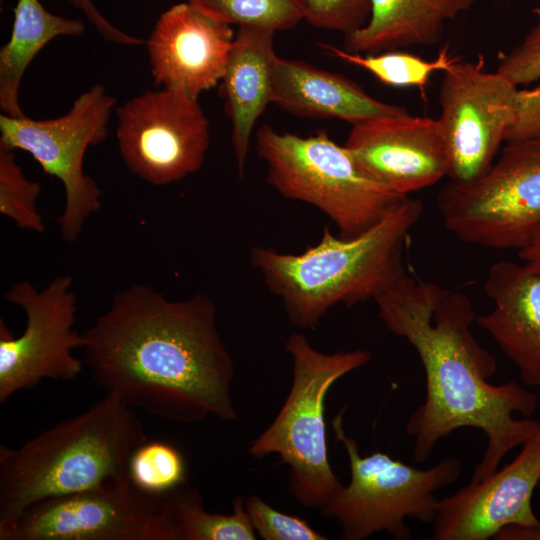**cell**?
I'll use <instances>...</instances> for the list:
<instances>
[{
  "label": "cell",
  "mask_w": 540,
  "mask_h": 540,
  "mask_svg": "<svg viewBox=\"0 0 540 540\" xmlns=\"http://www.w3.org/2000/svg\"><path fill=\"white\" fill-rule=\"evenodd\" d=\"M272 103L298 117L340 119L352 125L409 113L382 102L352 80L302 60L274 57Z\"/></svg>",
  "instance_id": "ac0fdd59"
},
{
  "label": "cell",
  "mask_w": 540,
  "mask_h": 540,
  "mask_svg": "<svg viewBox=\"0 0 540 540\" xmlns=\"http://www.w3.org/2000/svg\"><path fill=\"white\" fill-rule=\"evenodd\" d=\"M422 212L421 201L406 196L358 236H336L325 225L320 240L304 252L254 246L250 263L281 300L289 321L312 329L332 307L374 300L406 274L404 245Z\"/></svg>",
  "instance_id": "3957f363"
},
{
  "label": "cell",
  "mask_w": 540,
  "mask_h": 540,
  "mask_svg": "<svg viewBox=\"0 0 540 540\" xmlns=\"http://www.w3.org/2000/svg\"><path fill=\"white\" fill-rule=\"evenodd\" d=\"M229 25L272 31L294 28L305 20L304 0H187Z\"/></svg>",
  "instance_id": "cb8c5ba5"
},
{
  "label": "cell",
  "mask_w": 540,
  "mask_h": 540,
  "mask_svg": "<svg viewBox=\"0 0 540 540\" xmlns=\"http://www.w3.org/2000/svg\"><path fill=\"white\" fill-rule=\"evenodd\" d=\"M72 285L73 277L65 274L43 289L22 280L5 292V299L24 311L26 324L15 336L0 319V403L44 379L68 381L81 373L84 362L72 353L84 346L83 334L74 329L77 296Z\"/></svg>",
  "instance_id": "8fae6325"
},
{
  "label": "cell",
  "mask_w": 540,
  "mask_h": 540,
  "mask_svg": "<svg viewBox=\"0 0 540 540\" xmlns=\"http://www.w3.org/2000/svg\"><path fill=\"white\" fill-rule=\"evenodd\" d=\"M445 229L462 242L521 250L540 234V137L506 143L477 178L437 196Z\"/></svg>",
  "instance_id": "ba28073f"
},
{
  "label": "cell",
  "mask_w": 540,
  "mask_h": 540,
  "mask_svg": "<svg viewBox=\"0 0 540 540\" xmlns=\"http://www.w3.org/2000/svg\"><path fill=\"white\" fill-rule=\"evenodd\" d=\"M0 540H173L166 495L138 489L128 474L37 501Z\"/></svg>",
  "instance_id": "30bf717a"
},
{
  "label": "cell",
  "mask_w": 540,
  "mask_h": 540,
  "mask_svg": "<svg viewBox=\"0 0 540 540\" xmlns=\"http://www.w3.org/2000/svg\"><path fill=\"white\" fill-rule=\"evenodd\" d=\"M274 35L272 30L238 27L221 80L240 178L244 176L254 126L272 103Z\"/></svg>",
  "instance_id": "d6986e66"
},
{
  "label": "cell",
  "mask_w": 540,
  "mask_h": 540,
  "mask_svg": "<svg viewBox=\"0 0 540 540\" xmlns=\"http://www.w3.org/2000/svg\"><path fill=\"white\" fill-rule=\"evenodd\" d=\"M540 137V87L518 89L512 121L506 131V143Z\"/></svg>",
  "instance_id": "f546056e"
},
{
  "label": "cell",
  "mask_w": 540,
  "mask_h": 540,
  "mask_svg": "<svg viewBox=\"0 0 540 540\" xmlns=\"http://www.w3.org/2000/svg\"><path fill=\"white\" fill-rule=\"evenodd\" d=\"M540 482V431L500 470L439 499L435 540H486L508 525L538 524L531 506Z\"/></svg>",
  "instance_id": "5bb4252c"
},
{
  "label": "cell",
  "mask_w": 540,
  "mask_h": 540,
  "mask_svg": "<svg viewBox=\"0 0 540 540\" xmlns=\"http://www.w3.org/2000/svg\"><path fill=\"white\" fill-rule=\"evenodd\" d=\"M285 349L292 360V385L270 426L249 446L256 458L277 454L289 466V493L306 507L322 509L343 487L328 458L325 399L330 387L366 365L364 349L331 354L316 350L301 333L291 334Z\"/></svg>",
  "instance_id": "5b68a950"
},
{
  "label": "cell",
  "mask_w": 540,
  "mask_h": 540,
  "mask_svg": "<svg viewBox=\"0 0 540 540\" xmlns=\"http://www.w3.org/2000/svg\"><path fill=\"white\" fill-rule=\"evenodd\" d=\"M115 113L121 157L143 181L164 186L203 166L210 130L197 99L164 88L148 90L116 107Z\"/></svg>",
  "instance_id": "7c38bea8"
},
{
  "label": "cell",
  "mask_w": 540,
  "mask_h": 540,
  "mask_svg": "<svg viewBox=\"0 0 540 540\" xmlns=\"http://www.w3.org/2000/svg\"><path fill=\"white\" fill-rule=\"evenodd\" d=\"M255 146L266 182L283 197L319 209L342 237L365 232L406 197L365 174L326 130L303 137L263 125Z\"/></svg>",
  "instance_id": "8992f818"
},
{
  "label": "cell",
  "mask_w": 540,
  "mask_h": 540,
  "mask_svg": "<svg viewBox=\"0 0 540 540\" xmlns=\"http://www.w3.org/2000/svg\"><path fill=\"white\" fill-rule=\"evenodd\" d=\"M127 474L140 490L166 495L186 483L187 469L181 452L161 440H146L129 457Z\"/></svg>",
  "instance_id": "d4e9b609"
},
{
  "label": "cell",
  "mask_w": 540,
  "mask_h": 540,
  "mask_svg": "<svg viewBox=\"0 0 540 540\" xmlns=\"http://www.w3.org/2000/svg\"><path fill=\"white\" fill-rule=\"evenodd\" d=\"M493 539L496 540H540V522L531 526L508 525Z\"/></svg>",
  "instance_id": "1f68e13d"
},
{
  "label": "cell",
  "mask_w": 540,
  "mask_h": 540,
  "mask_svg": "<svg viewBox=\"0 0 540 540\" xmlns=\"http://www.w3.org/2000/svg\"><path fill=\"white\" fill-rule=\"evenodd\" d=\"M516 86L540 79V20L528 31L519 44L505 53L497 70Z\"/></svg>",
  "instance_id": "f1b7e54d"
},
{
  "label": "cell",
  "mask_w": 540,
  "mask_h": 540,
  "mask_svg": "<svg viewBox=\"0 0 540 540\" xmlns=\"http://www.w3.org/2000/svg\"><path fill=\"white\" fill-rule=\"evenodd\" d=\"M518 256L529 270L540 273V234L530 244L519 250Z\"/></svg>",
  "instance_id": "d6a6232c"
},
{
  "label": "cell",
  "mask_w": 540,
  "mask_h": 540,
  "mask_svg": "<svg viewBox=\"0 0 540 540\" xmlns=\"http://www.w3.org/2000/svg\"><path fill=\"white\" fill-rule=\"evenodd\" d=\"M40 193V184L25 176L15 150L0 144V213L22 230L44 233L46 225L37 208Z\"/></svg>",
  "instance_id": "484cf974"
},
{
  "label": "cell",
  "mask_w": 540,
  "mask_h": 540,
  "mask_svg": "<svg viewBox=\"0 0 540 540\" xmlns=\"http://www.w3.org/2000/svg\"><path fill=\"white\" fill-rule=\"evenodd\" d=\"M374 301L386 328L416 350L425 373L426 397L406 423L413 458L426 462L436 443L453 431L472 427L487 438L470 482L497 470L508 452L540 431L531 418L538 396L516 381L493 385L496 358L474 337L472 302L461 293L406 274Z\"/></svg>",
  "instance_id": "7a4b0ae2"
},
{
  "label": "cell",
  "mask_w": 540,
  "mask_h": 540,
  "mask_svg": "<svg viewBox=\"0 0 540 540\" xmlns=\"http://www.w3.org/2000/svg\"><path fill=\"white\" fill-rule=\"evenodd\" d=\"M245 509L257 533L265 540H326L309 523L274 509L257 495L245 500Z\"/></svg>",
  "instance_id": "4316f807"
},
{
  "label": "cell",
  "mask_w": 540,
  "mask_h": 540,
  "mask_svg": "<svg viewBox=\"0 0 540 540\" xmlns=\"http://www.w3.org/2000/svg\"><path fill=\"white\" fill-rule=\"evenodd\" d=\"M345 410L336 415L332 427L348 456L350 482L320 512L339 523L344 540H363L381 531L407 540L412 532L406 518L433 523L439 501L435 493L458 479L461 463L448 457L418 469L384 452L362 456L356 440L344 431Z\"/></svg>",
  "instance_id": "52a82bcc"
},
{
  "label": "cell",
  "mask_w": 540,
  "mask_h": 540,
  "mask_svg": "<svg viewBox=\"0 0 540 540\" xmlns=\"http://www.w3.org/2000/svg\"><path fill=\"white\" fill-rule=\"evenodd\" d=\"M477 0H369L363 27L346 37L350 52L376 54L409 46H432L445 24L470 10Z\"/></svg>",
  "instance_id": "ffe728a7"
},
{
  "label": "cell",
  "mask_w": 540,
  "mask_h": 540,
  "mask_svg": "<svg viewBox=\"0 0 540 540\" xmlns=\"http://www.w3.org/2000/svg\"><path fill=\"white\" fill-rule=\"evenodd\" d=\"M305 20L320 29L346 37L364 26L370 14L369 0H304Z\"/></svg>",
  "instance_id": "83f0119b"
},
{
  "label": "cell",
  "mask_w": 540,
  "mask_h": 540,
  "mask_svg": "<svg viewBox=\"0 0 540 540\" xmlns=\"http://www.w3.org/2000/svg\"><path fill=\"white\" fill-rule=\"evenodd\" d=\"M117 100L101 84L81 93L62 116L35 120L0 115V144L28 152L43 171L63 184L65 206L58 217L63 240H78L86 221L101 209V190L86 175V150L108 136Z\"/></svg>",
  "instance_id": "9c48e42d"
},
{
  "label": "cell",
  "mask_w": 540,
  "mask_h": 540,
  "mask_svg": "<svg viewBox=\"0 0 540 540\" xmlns=\"http://www.w3.org/2000/svg\"><path fill=\"white\" fill-rule=\"evenodd\" d=\"M13 13L10 39L0 49V109L5 115L24 117L19 92L26 69L50 41L80 36L85 25L49 12L40 0H17Z\"/></svg>",
  "instance_id": "44dd1931"
},
{
  "label": "cell",
  "mask_w": 540,
  "mask_h": 540,
  "mask_svg": "<svg viewBox=\"0 0 540 540\" xmlns=\"http://www.w3.org/2000/svg\"><path fill=\"white\" fill-rule=\"evenodd\" d=\"M147 439L133 408L106 393L19 447L1 445L0 536L37 501L126 474L130 455Z\"/></svg>",
  "instance_id": "277c9868"
},
{
  "label": "cell",
  "mask_w": 540,
  "mask_h": 540,
  "mask_svg": "<svg viewBox=\"0 0 540 540\" xmlns=\"http://www.w3.org/2000/svg\"><path fill=\"white\" fill-rule=\"evenodd\" d=\"M518 86L481 61L456 59L443 71L438 118L446 141L452 182L483 174L495 160L512 121Z\"/></svg>",
  "instance_id": "4fadbf2b"
},
{
  "label": "cell",
  "mask_w": 540,
  "mask_h": 540,
  "mask_svg": "<svg viewBox=\"0 0 540 540\" xmlns=\"http://www.w3.org/2000/svg\"><path fill=\"white\" fill-rule=\"evenodd\" d=\"M493 307L476 323L517 367L525 386H540V273L523 263L498 261L484 282Z\"/></svg>",
  "instance_id": "e0dca14e"
},
{
  "label": "cell",
  "mask_w": 540,
  "mask_h": 540,
  "mask_svg": "<svg viewBox=\"0 0 540 540\" xmlns=\"http://www.w3.org/2000/svg\"><path fill=\"white\" fill-rule=\"evenodd\" d=\"M344 147L373 180L401 194L447 176L449 159L438 119L409 113L352 125Z\"/></svg>",
  "instance_id": "9a60e30c"
},
{
  "label": "cell",
  "mask_w": 540,
  "mask_h": 540,
  "mask_svg": "<svg viewBox=\"0 0 540 540\" xmlns=\"http://www.w3.org/2000/svg\"><path fill=\"white\" fill-rule=\"evenodd\" d=\"M84 13L86 19L94 26L100 36L111 43L123 46H139L145 44L143 39L123 32L113 25L97 9L92 0H65Z\"/></svg>",
  "instance_id": "4dcf8cb0"
},
{
  "label": "cell",
  "mask_w": 540,
  "mask_h": 540,
  "mask_svg": "<svg viewBox=\"0 0 540 540\" xmlns=\"http://www.w3.org/2000/svg\"><path fill=\"white\" fill-rule=\"evenodd\" d=\"M173 540H255V529L245 509V500L235 497L232 514L205 509L199 490L186 483L167 494Z\"/></svg>",
  "instance_id": "7402d4cb"
},
{
  "label": "cell",
  "mask_w": 540,
  "mask_h": 540,
  "mask_svg": "<svg viewBox=\"0 0 540 540\" xmlns=\"http://www.w3.org/2000/svg\"><path fill=\"white\" fill-rule=\"evenodd\" d=\"M83 336L91 377L129 407L178 423L237 419L233 359L208 295L170 300L134 284L113 296Z\"/></svg>",
  "instance_id": "6da1fadb"
},
{
  "label": "cell",
  "mask_w": 540,
  "mask_h": 540,
  "mask_svg": "<svg viewBox=\"0 0 540 540\" xmlns=\"http://www.w3.org/2000/svg\"><path fill=\"white\" fill-rule=\"evenodd\" d=\"M319 46L326 53L360 67L383 84L394 87L423 88L433 73L443 72L456 60L449 54L447 48L441 50L435 59L426 60L398 50L363 55L328 43H319Z\"/></svg>",
  "instance_id": "603a6c76"
},
{
  "label": "cell",
  "mask_w": 540,
  "mask_h": 540,
  "mask_svg": "<svg viewBox=\"0 0 540 540\" xmlns=\"http://www.w3.org/2000/svg\"><path fill=\"white\" fill-rule=\"evenodd\" d=\"M538 488H540V482H539V484H538Z\"/></svg>",
  "instance_id": "836d02e7"
},
{
  "label": "cell",
  "mask_w": 540,
  "mask_h": 540,
  "mask_svg": "<svg viewBox=\"0 0 540 540\" xmlns=\"http://www.w3.org/2000/svg\"><path fill=\"white\" fill-rule=\"evenodd\" d=\"M234 36L231 25L189 1L171 6L145 41L154 83L198 100L221 82Z\"/></svg>",
  "instance_id": "2e32d148"
}]
</instances>
